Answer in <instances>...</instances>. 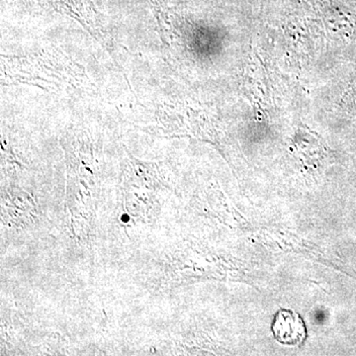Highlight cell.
Returning <instances> with one entry per match:
<instances>
[{"label": "cell", "mask_w": 356, "mask_h": 356, "mask_svg": "<svg viewBox=\"0 0 356 356\" xmlns=\"http://www.w3.org/2000/svg\"><path fill=\"white\" fill-rule=\"evenodd\" d=\"M271 332L283 346H301L306 341L307 329L303 318L294 311L281 309L274 316Z\"/></svg>", "instance_id": "1"}]
</instances>
